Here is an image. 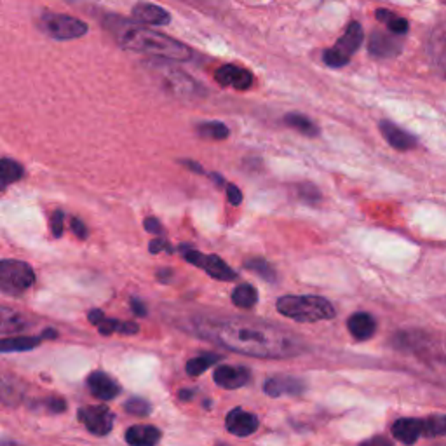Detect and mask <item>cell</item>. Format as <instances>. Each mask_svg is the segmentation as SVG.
I'll return each instance as SVG.
<instances>
[{
  "label": "cell",
  "instance_id": "obj_8",
  "mask_svg": "<svg viewBox=\"0 0 446 446\" xmlns=\"http://www.w3.org/2000/svg\"><path fill=\"white\" fill-rule=\"evenodd\" d=\"M180 251L183 253V258L189 263L196 265L199 269L204 270L208 276H211L216 281H235L237 279V272L231 269L225 261L216 255H204L200 251L193 250L189 246H180Z\"/></svg>",
  "mask_w": 446,
  "mask_h": 446
},
{
  "label": "cell",
  "instance_id": "obj_22",
  "mask_svg": "<svg viewBox=\"0 0 446 446\" xmlns=\"http://www.w3.org/2000/svg\"><path fill=\"white\" fill-rule=\"evenodd\" d=\"M44 340L42 337H4L0 342L2 352H23L32 351Z\"/></svg>",
  "mask_w": 446,
  "mask_h": 446
},
{
  "label": "cell",
  "instance_id": "obj_37",
  "mask_svg": "<svg viewBox=\"0 0 446 446\" xmlns=\"http://www.w3.org/2000/svg\"><path fill=\"white\" fill-rule=\"evenodd\" d=\"M70 228H72V232L79 239H86L87 237L86 225H84V222H80L79 218H75V216H73V218H70Z\"/></svg>",
  "mask_w": 446,
  "mask_h": 446
},
{
  "label": "cell",
  "instance_id": "obj_27",
  "mask_svg": "<svg viewBox=\"0 0 446 446\" xmlns=\"http://www.w3.org/2000/svg\"><path fill=\"white\" fill-rule=\"evenodd\" d=\"M197 132L206 140H225L228 137V128L223 122L211 121L197 126Z\"/></svg>",
  "mask_w": 446,
  "mask_h": 446
},
{
  "label": "cell",
  "instance_id": "obj_3",
  "mask_svg": "<svg viewBox=\"0 0 446 446\" xmlns=\"http://www.w3.org/2000/svg\"><path fill=\"white\" fill-rule=\"evenodd\" d=\"M276 309L284 318L296 322H318L337 316L335 307L322 296L316 295H284L277 298Z\"/></svg>",
  "mask_w": 446,
  "mask_h": 446
},
{
  "label": "cell",
  "instance_id": "obj_25",
  "mask_svg": "<svg viewBox=\"0 0 446 446\" xmlns=\"http://www.w3.org/2000/svg\"><path fill=\"white\" fill-rule=\"evenodd\" d=\"M98 331L102 335H112V333H121V335H137L140 331V326L132 321H119V319H106L98 326Z\"/></svg>",
  "mask_w": 446,
  "mask_h": 446
},
{
  "label": "cell",
  "instance_id": "obj_14",
  "mask_svg": "<svg viewBox=\"0 0 446 446\" xmlns=\"http://www.w3.org/2000/svg\"><path fill=\"white\" fill-rule=\"evenodd\" d=\"M215 382L223 389H239L250 384L251 373L248 368L244 366H228V364H222L213 373Z\"/></svg>",
  "mask_w": 446,
  "mask_h": 446
},
{
  "label": "cell",
  "instance_id": "obj_12",
  "mask_svg": "<svg viewBox=\"0 0 446 446\" xmlns=\"http://www.w3.org/2000/svg\"><path fill=\"white\" fill-rule=\"evenodd\" d=\"M215 79L220 86L234 87L237 91H246L253 84V75L237 64H223L216 70Z\"/></svg>",
  "mask_w": 446,
  "mask_h": 446
},
{
  "label": "cell",
  "instance_id": "obj_34",
  "mask_svg": "<svg viewBox=\"0 0 446 446\" xmlns=\"http://www.w3.org/2000/svg\"><path fill=\"white\" fill-rule=\"evenodd\" d=\"M42 405L46 406L51 413H63L67 410V403L61 397H49L42 401Z\"/></svg>",
  "mask_w": 446,
  "mask_h": 446
},
{
  "label": "cell",
  "instance_id": "obj_35",
  "mask_svg": "<svg viewBox=\"0 0 446 446\" xmlns=\"http://www.w3.org/2000/svg\"><path fill=\"white\" fill-rule=\"evenodd\" d=\"M145 231L150 232V234H155V235H163L164 234V227L163 223L159 222V220L155 218V216H148L147 220H145Z\"/></svg>",
  "mask_w": 446,
  "mask_h": 446
},
{
  "label": "cell",
  "instance_id": "obj_32",
  "mask_svg": "<svg viewBox=\"0 0 446 446\" xmlns=\"http://www.w3.org/2000/svg\"><path fill=\"white\" fill-rule=\"evenodd\" d=\"M124 410L128 413H131V415H137V416H148L152 412V406L148 401L141 399V397H131V399L126 401L124 405Z\"/></svg>",
  "mask_w": 446,
  "mask_h": 446
},
{
  "label": "cell",
  "instance_id": "obj_19",
  "mask_svg": "<svg viewBox=\"0 0 446 446\" xmlns=\"http://www.w3.org/2000/svg\"><path fill=\"white\" fill-rule=\"evenodd\" d=\"M392 434L397 441L413 445L420 436H423V422L419 419H399L394 422Z\"/></svg>",
  "mask_w": 446,
  "mask_h": 446
},
{
  "label": "cell",
  "instance_id": "obj_31",
  "mask_svg": "<svg viewBox=\"0 0 446 446\" xmlns=\"http://www.w3.org/2000/svg\"><path fill=\"white\" fill-rule=\"evenodd\" d=\"M423 436H446V415H434L422 420Z\"/></svg>",
  "mask_w": 446,
  "mask_h": 446
},
{
  "label": "cell",
  "instance_id": "obj_15",
  "mask_svg": "<svg viewBox=\"0 0 446 446\" xmlns=\"http://www.w3.org/2000/svg\"><path fill=\"white\" fill-rule=\"evenodd\" d=\"M87 387H89L93 396L102 401H112L121 394V386L117 384V380L106 375L105 371H93L87 377Z\"/></svg>",
  "mask_w": 446,
  "mask_h": 446
},
{
  "label": "cell",
  "instance_id": "obj_20",
  "mask_svg": "<svg viewBox=\"0 0 446 446\" xmlns=\"http://www.w3.org/2000/svg\"><path fill=\"white\" fill-rule=\"evenodd\" d=\"M347 328L355 340H368V338L373 337L375 329H377V321L368 312H355L347 319Z\"/></svg>",
  "mask_w": 446,
  "mask_h": 446
},
{
  "label": "cell",
  "instance_id": "obj_13",
  "mask_svg": "<svg viewBox=\"0 0 446 446\" xmlns=\"http://www.w3.org/2000/svg\"><path fill=\"white\" fill-rule=\"evenodd\" d=\"M403 42L397 35L386 34V32L375 30L368 42V51L371 56L377 58H394L401 53Z\"/></svg>",
  "mask_w": 446,
  "mask_h": 446
},
{
  "label": "cell",
  "instance_id": "obj_36",
  "mask_svg": "<svg viewBox=\"0 0 446 446\" xmlns=\"http://www.w3.org/2000/svg\"><path fill=\"white\" fill-rule=\"evenodd\" d=\"M227 199L232 206H239L242 202V192L234 183H227Z\"/></svg>",
  "mask_w": 446,
  "mask_h": 446
},
{
  "label": "cell",
  "instance_id": "obj_9",
  "mask_svg": "<svg viewBox=\"0 0 446 446\" xmlns=\"http://www.w3.org/2000/svg\"><path fill=\"white\" fill-rule=\"evenodd\" d=\"M77 416L80 423H84V427L95 436H106L114 427V413L103 405L80 408Z\"/></svg>",
  "mask_w": 446,
  "mask_h": 446
},
{
  "label": "cell",
  "instance_id": "obj_6",
  "mask_svg": "<svg viewBox=\"0 0 446 446\" xmlns=\"http://www.w3.org/2000/svg\"><path fill=\"white\" fill-rule=\"evenodd\" d=\"M364 38L363 27L357 21H352L347 28H345L344 35L338 38V42L333 47L326 49L322 53V61L328 64L329 69H342L351 61L352 54L357 53Z\"/></svg>",
  "mask_w": 446,
  "mask_h": 446
},
{
  "label": "cell",
  "instance_id": "obj_38",
  "mask_svg": "<svg viewBox=\"0 0 446 446\" xmlns=\"http://www.w3.org/2000/svg\"><path fill=\"white\" fill-rule=\"evenodd\" d=\"M148 250H150V253L157 255V253H161V251H169V253H171V251H173V248H171L169 244H167L166 239H154V241L150 242Z\"/></svg>",
  "mask_w": 446,
  "mask_h": 446
},
{
  "label": "cell",
  "instance_id": "obj_18",
  "mask_svg": "<svg viewBox=\"0 0 446 446\" xmlns=\"http://www.w3.org/2000/svg\"><path fill=\"white\" fill-rule=\"evenodd\" d=\"M161 431L155 425H147V423H138L131 425L126 431V441L129 446H157L159 445Z\"/></svg>",
  "mask_w": 446,
  "mask_h": 446
},
{
  "label": "cell",
  "instance_id": "obj_46",
  "mask_svg": "<svg viewBox=\"0 0 446 446\" xmlns=\"http://www.w3.org/2000/svg\"><path fill=\"white\" fill-rule=\"evenodd\" d=\"M56 337H58V331H54V329H46L44 335H42V338H56Z\"/></svg>",
  "mask_w": 446,
  "mask_h": 446
},
{
  "label": "cell",
  "instance_id": "obj_4",
  "mask_svg": "<svg viewBox=\"0 0 446 446\" xmlns=\"http://www.w3.org/2000/svg\"><path fill=\"white\" fill-rule=\"evenodd\" d=\"M150 70L159 80V86L174 98L187 102V99H199L200 96H204V89L200 87V84L190 79V75L182 70L173 69L169 64H150Z\"/></svg>",
  "mask_w": 446,
  "mask_h": 446
},
{
  "label": "cell",
  "instance_id": "obj_40",
  "mask_svg": "<svg viewBox=\"0 0 446 446\" xmlns=\"http://www.w3.org/2000/svg\"><path fill=\"white\" fill-rule=\"evenodd\" d=\"M87 318H89V322H91L93 326H96V328H98V326L102 325L103 321H105V314H103L102 310H98V309L91 310V312H89V316H87Z\"/></svg>",
  "mask_w": 446,
  "mask_h": 446
},
{
  "label": "cell",
  "instance_id": "obj_2",
  "mask_svg": "<svg viewBox=\"0 0 446 446\" xmlns=\"http://www.w3.org/2000/svg\"><path fill=\"white\" fill-rule=\"evenodd\" d=\"M114 34L124 49L134 51V53H143L152 58L173 61H187L192 58V51L189 49V46L159 32L150 30V28L121 21L114 27Z\"/></svg>",
  "mask_w": 446,
  "mask_h": 446
},
{
  "label": "cell",
  "instance_id": "obj_21",
  "mask_svg": "<svg viewBox=\"0 0 446 446\" xmlns=\"http://www.w3.org/2000/svg\"><path fill=\"white\" fill-rule=\"evenodd\" d=\"M284 124L290 126V128L296 129L300 134L309 138L319 137V128L312 119H309L307 115L298 114V112H293V114H287L284 117Z\"/></svg>",
  "mask_w": 446,
  "mask_h": 446
},
{
  "label": "cell",
  "instance_id": "obj_23",
  "mask_svg": "<svg viewBox=\"0 0 446 446\" xmlns=\"http://www.w3.org/2000/svg\"><path fill=\"white\" fill-rule=\"evenodd\" d=\"M25 176L23 166L18 163V161H12L9 157H4L0 161V182H2V187H8L11 183L18 182Z\"/></svg>",
  "mask_w": 446,
  "mask_h": 446
},
{
  "label": "cell",
  "instance_id": "obj_28",
  "mask_svg": "<svg viewBox=\"0 0 446 446\" xmlns=\"http://www.w3.org/2000/svg\"><path fill=\"white\" fill-rule=\"evenodd\" d=\"M220 360H222V357H220L218 354L199 355V357H192V360L187 363L185 370L190 377H199V375L204 373L209 366H213L215 363H218Z\"/></svg>",
  "mask_w": 446,
  "mask_h": 446
},
{
  "label": "cell",
  "instance_id": "obj_5",
  "mask_svg": "<svg viewBox=\"0 0 446 446\" xmlns=\"http://www.w3.org/2000/svg\"><path fill=\"white\" fill-rule=\"evenodd\" d=\"M35 283V272L27 261H0V290L4 295L18 296L30 290Z\"/></svg>",
  "mask_w": 446,
  "mask_h": 446
},
{
  "label": "cell",
  "instance_id": "obj_42",
  "mask_svg": "<svg viewBox=\"0 0 446 446\" xmlns=\"http://www.w3.org/2000/svg\"><path fill=\"white\" fill-rule=\"evenodd\" d=\"M171 276H173V272H171L169 269H163L157 272V277H159L161 283H167V281L171 279Z\"/></svg>",
  "mask_w": 446,
  "mask_h": 446
},
{
  "label": "cell",
  "instance_id": "obj_11",
  "mask_svg": "<svg viewBox=\"0 0 446 446\" xmlns=\"http://www.w3.org/2000/svg\"><path fill=\"white\" fill-rule=\"evenodd\" d=\"M303 390H305V382L296 377H287V375L270 377L263 384V392L270 397L298 396Z\"/></svg>",
  "mask_w": 446,
  "mask_h": 446
},
{
  "label": "cell",
  "instance_id": "obj_1",
  "mask_svg": "<svg viewBox=\"0 0 446 446\" xmlns=\"http://www.w3.org/2000/svg\"><path fill=\"white\" fill-rule=\"evenodd\" d=\"M199 337L250 357H293L305 351L295 333L248 319H206L196 325Z\"/></svg>",
  "mask_w": 446,
  "mask_h": 446
},
{
  "label": "cell",
  "instance_id": "obj_29",
  "mask_svg": "<svg viewBox=\"0 0 446 446\" xmlns=\"http://www.w3.org/2000/svg\"><path fill=\"white\" fill-rule=\"evenodd\" d=\"M244 267L251 272L257 274L258 277H261L263 281H269V283H274L276 281V270H274L272 265L269 263L263 258H251V260L244 261Z\"/></svg>",
  "mask_w": 446,
  "mask_h": 446
},
{
  "label": "cell",
  "instance_id": "obj_7",
  "mask_svg": "<svg viewBox=\"0 0 446 446\" xmlns=\"http://www.w3.org/2000/svg\"><path fill=\"white\" fill-rule=\"evenodd\" d=\"M40 28L46 35L56 40H73L80 38L87 34V25L80 21L79 18H73L69 14H56V12H47L40 18Z\"/></svg>",
  "mask_w": 446,
  "mask_h": 446
},
{
  "label": "cell",
  "instance_id": "obj_17",
  "mask_svg": "<svg viewBox=\"0 0 446 446\" xmlns=\"http://www.w3.org/2000/svg\"><path fill=\"white\" fill-rule=\"evenodd\" d=\"M132 18L145 25H167L171 21L169 12L152 2H138L132 8Z\"/></svg>",
  "mask_w": 446,
  "mask_h": 446
},
{
  "label": "cell",
  "instance_id": "obj_24",
  "mask_svg": "<svg viewBox=\"0 0 446 446\" xmlns=\"http://www.w3.org/2000/svg\"><path fill=\"white\" fill-rule=\"evenodd\" d=\"M232 302L241 309H253L258 302L257 287L251 286V284H241L232 292Z\"/></svg>",
  "mask_w": 446,
  "mask_h": 446
},
{
  "label": "cell",
  "instance_id": "obj_30",
  "mask_svg": "<svg viewBox=\"0 0 446 446\" xmlns=\"http://www.w3.org/2000/svg\"><path fill=\"white\" fill-rule=\"evenodd\" d=\"M28 326V321L23 318V316H19L18 312H12L9 309H2V333H18L21 329H25Z\"/></svg>",
  "mask_w": 446,
  "mask_h": 446
},
{
  "label": "cell",
  "instance_id": "obj_16",
  "mask_svg": "<svg viewBox=\"0 0 446 446\" xmlns=\"http://www.w3.org/2000/svg\"><path fill=\"white\" fill-rule=\"evenodd\" d=\"M378 128H380V132L387 140V143L392 148H396V150H410V148H413L416 145V138L413 134H410L408 131H405V129H401L394 122L380 121Z\"/></svg>",
  "mask_w": 446,
  "mask_h": 446
},
{
  "label": "cell",
  "instance_id": "obj_44",
  "mask_svg": "<svg viewBox=\"0 0 446 446\" xmlns=\"http://www.w3.org/2000/svg\"><path fill=\"white\" fill-rule=\"evenodd\" d=\"M361 446H389V443L384 441V439H373V441H368Z\"/></svg>",
  "mask_w": 446,
  "mask_h": 446
},
{
  "label": "cell",
  "instance_id": "obj_45",
  "mask_svg": "<svg viewBox=\"0 0 446 446\" xmlns=\"http://www.w3.org/2000/svg\"><path fill=\"white\" fill-rule=\"evenodd\" d=\"M211 178H213V180H215V182H216V185H218V187L227 185V182H225V180H223V178H222V176H220V174H218V173H213V174H211Z\"/></svg>",
  "mask_w": 446,
  "mask_h": 446
},
{
  "label": "cell",
  "instance_id": "obj_10",
  "mask_svg": "<svg viewBox=\"0 0 446 446\" xmlns=\"http://www.w3.org/2000/svg\"><path fill=\"white\" fill-rule=\"evenodd\" d=\"M225 427L231 434L237 436V438H248L258 431L260 422H258V416L255 413L244 412L242 408H234L225 419Z\"/></svg>",
  "mask_w": 446,
  "mask_h": 446
},
{
  "label": "cell",
  "instance_id": "obj_39",
  "mask_svg": "<svg viewBox=\"0 0 446 446\" xmlns=\"http://www.w3.org/2000/svg\"><path fill=\"white\" fill-rule=\"evenodd\" d=\"M131 309L132 312H134L137 316H140V318H145V316H147V307H145V303L141 302V300L131 298Z\"/></svg>",
  "mask_w": 446,
  "mask_h": 446
},
{
  "label": "cell",
  "instance_id": "obj_47",
  "mask_svg": "<svg viewBox=\"0 0 446 446\" xmlns=\"http://www.w3.org/2000/svg\"><path fill=\"white\" fill-rule=\"evenodd\" d=\"M216 446H231V445H225V443H218V445Z\"/></svg>",
  "mask_w": 446,
  "mask_h": 446
},
{
  "label": "cell",
  "instance_id": "obj_26",
  "mask_svg": "<svg viewBox=\"0 0 446 446\" xmlns=\"http://www.w3.org/2000/svg\"><path fill=\"white\" fill-rule=\"evenodd\" d=\"M375 16H377L378 21H382V23L387 25L390 34L405 35L406 32L410 30V25L405 18H399V16H396L390 11H386V9H378V11L375 12Z\"/></svg>",
  "mask_w": 446,
  "mask_h": 446
},
{
  "label": "cell",
  "instance_id": "obj_33",
  "mask_svg": "<svg viewBox=\"0 0 446 446\" xmlns=\"http://www.w3.org/2000/svg\"><path fill=\"white\" fill-rule=\"evenodd\" d=\"M63 222H64V213L61 209L53 213L51 216V232L54 237H61L63 235Z\"/></svg>",
  "mask_w": 446,
  "mask_h": 446
},
{
  "label": "cell",
  "instance_id": "obj_43",
  "mask_svg": "<svg viewBox=\"0 0 446 446\" xmlns=\"http://www.w3.org/2000/svg\"><path fill=\"white\" fill-rule=\"evenodd\" d=\"M178 396H180V399H183V401H190L193 397V390L183 389V390H180V394H178Z\"/></svg>",
  "mask_w": 446,
  "mask_h": 446
},
{
  "label": "cell",
  "instance_id": "obj_41",
  "mask_svg": "<svg viewBox=\"0 0 446 446\" xmlns=\"http://www.w3.org/2000/svg\"><path fill=\"white\" fill-rule=\"evenodd\" d=\"M180 164H183V166L189 167V169L196 171V173L204 174V169H202V166H200L199 163H193V161H180Z\"/></svg>",
  "mask_w": 446,
  "mask_h": 446
}]
</instances>
